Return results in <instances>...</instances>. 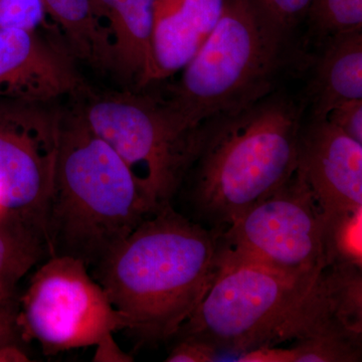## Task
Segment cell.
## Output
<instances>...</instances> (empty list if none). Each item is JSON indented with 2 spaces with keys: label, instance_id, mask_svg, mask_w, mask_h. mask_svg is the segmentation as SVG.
Listing matches in <instances>:
<instances>
[{
  "label": "cell",
  "instance_id": "1",
  "mask_svg": "<svg viewBox=\"0 0 362 362\" xmlns=\"http://www.w3.org/2000/svg\"><path fill=\"white\" fill-rule=\"evenodd\" d=\"M221 230L190 221L169 204L95 266L125 329L145 342L175 337L213 283Z\"/></svg>",
  "mask_w": 362,
  "mask_h": 362
},
{
  "label": "cell",
  "instance_id": "2",
  "mask_svg": "<svg viewBox=\"0 0 362 362\" xmlns=\"http://www.w3.org/2000/svg\"><path fill=\"white\" fill-rule=\"evenodd\" d=\"M302 110L291 97L275 90L204 124L188 171L190 199L202 220L223 230L295 175Z\"/></svg>",
  "mask_w": 362,
  "mask_h": 362
},
{
  "label": "cell",
  "instance_id": "3",
  "mask_svg": "<svg viewBox=\"0 0 362 362\" xmlns=\"http://www.w3.org/2000/svg\"><path fill=\"white\" fill-rule=\"evenodd\" d=\"M154 213L125 162L90 129L78 107L63 111L45 216L49 256L95 267Z\"/></svg>",
  "mask_w": 362,
  "mask_h": 362
},
{
  "label": "cell",
  "instance_id": "4",
  "mask_svg": "<svg viewBox=\"0 0 362 362\" xmlns=\"http://www.w3.org/2000/svg\"><path fill=\"white\" fill-rule=\"evenodd\" d=\"M288 33L255 0H226L209 37L183 69L171 99L195 126L230 115L275 92Z\"/></svg>",
  "mask_w": 362,
  "mask_h": 362
},
{
  "label": "cell",
  "instance_id": "5",
  "mask_svg": "<svg viewBox=\"0 0 362 362\" xmlns=\"http://www.w3.org/2000/svg\"><path fill=\"white\" fill-rule=\"evenodd\" d=\"M78 109L125 162L153 211L171 204L197 157L204 125L190 122L171 98L138 90L90 94Z\"/></svg>",
  "mask_w": 362,
  "mask_h": 362
},
{
  "label": "cell",
  "instance_id": "6",
  "mask_svg": "<svg viewBox=\"0 0 362 362\" xmlns=\"http://www.w3.org/2000/svg\"><path fill=\"white\" fill-rule=\"evenodd\" d=\"M316 277H298L246 263H218L211 287L175 337L216 350L277 345L279 333Z\"/></svg>",
  "mask_w": 362,
  "mask_h": 362
},
{
  "label": "cell",
  "instance_id": "7",
  "mask_svg": "<svg viewBox=\"0 0 362 362\" xmlns=\"http://www.w3.org/2000/svg\"><path fill=\"white\" fill-rule=\"evenodd\" d=\"M218 263H246L298 277L326 266L323 218L308 185L296 173L218 235Z\"/></svg>",
  "mask_w": 362,
  "mask_h": 362
},
{
  "label": "cell",
  "instance_id": "8",
  "mask_svg": "<svg viewBox=\"0 0 362 362\" xmlns=\"http://www.w3.org/2000/svg\"><path fill=\"white\" fill-rule=\"evenodd\" d=\"M16 320L21 339L35 340L49 356L95 346L106 335L126 328L88 267L69 256H49L33 274Z\"/></svg>",
  "mask_w": 362,
  "mask_h": 362
},
{
  "label": "cell",
  "instance_id": "9",
  "mask_svg": "<svg viewBox=\"0 0 362 362\" xmlns=\"http://www.w3.org/2000/svg\"><path fill=\"white\" fill-rule=\"evenodd\" d=\"M62 117L49 103L0 99V206L45 235Z\"/></svg>",
  "mask_w": 362,
  "mask_h": 362
},
{
  "label": "cell",
  "instance_id": "10",
  "mask_svg": "<svg viewBox=\"0 0 362 362\" xmlns=\"http://www.w3.org/2000/svg\"><path fill=\"white\" fill-rule=\"evenodd\" d=\"M296 362H357L362 354V267L326 265L279 333Z\"/></svg>",
  "mask_w": 362,
  "mask_h": 362
},
{
  "label": "cell",
  "instance_id": "11",
  "mask_svg": "<svg viewBox=\"0 0 362 362\" xmlns=\"http://www.w3.org/2000/svg\"><path fill=\"white\" fill-rule=\"evenodd\" d=\"M297 171L323 218L362 209V144L325 118L302 128Z\"/></svg>",
  "mask_w": 362,
  "mask_h": 362
},
{
  "label": "cell",
  "instance_id": "12",
  "mask_svg": "<svg viewBox=\"0 0 362 362\" xmlns=\"http://www.w3.org/2000/svg\"><path fill=\"white\" fill-rule=\"evenodd\" d=\"M84 90L71 59L37 32L0 28V99L51 103Z\"/></svg>",
  "mask_w": 362,
  "mask_h": 362
},
{
  "label": "cell",
  "instance_id": "13",
  "mask_svg": "<svg viewBox=\"0 0 362 362\" xmlns=\"http://www.w3.org/2000/svg\"><path fill=\"white\" fill-rule=\"evenodd\" d=\"M156 0H92L105 70L135 85L152 84V32Z\"/></svg>",
  "mask_w": 362,
  "mask_h": 362
},
{
  "label": "cell",
  "instance_id": "14",
  "mask_svg": "<svg viewBox=\"0 0 362 362\" xmlns=\"http://www.w3.org/2000/svg\"><path fill=\"white\" fill-rule=\"evenodd\" d=\"M226 0H156L152 83L180 73L220 21Z\"/></svg>",
  "mask_w": 362,
  "mask_h": 362
},
{
  "label": "cell",
  "instance_id": "15",
  "mask_svg": "<svg viewBox=\"0 0 362 362\" xmlns=\"http://www.w3.org/2000/svg\"><path fill=\"white\" fill-rule=\"evenodd\" d=\"M362 100V30L326 39L310 86L312 118H325L345 102Z\"/></svg>",
  "mask_w": 362,
  "mask_h": 362
},
{
  "label": "cell",
  "instance_id": "16",
  "mask_svg": "<svg viewBox=\"0 0 362 362\" xmlns=\"http://www.w3.org/2000/svg\"><path fill=\"white\" fill-rule=\"evenodd\" d=\"M47 256L49 245L42 230L18 216L0 220V304H18V283Z\"/></svg>",
  "mask_w": 362,
  "mask_h": 362
},
{
  "label": "cell",
  "instance_id": "17",
  "mask_svg": "<svg viewBox=\"0 0 362 362\" xmlns=\"http://www.w3.org/2000/svg\"><path fill=\"white\" fill-rule=\"evenodd\" d=\"M47 16L59 26L78 58L105 69L103 49L92 0H42Z\"/></svg>",
  "mask_w": 362,
  "mask_h": 362
},
{
  "label": "cell",
  "instance_id": "18",
  "mask_svg": "<svg viewBox=\"0 0 362 362\" xmlns=\"http://www.w3.org/2000/svg\"><path fill=\"white\" fill-rule=\"evenodd\" d=\"M361 225L362 209L323 218L326 265L362 267Z\"/></svg>",
  "mask_w": 362,
  "mask_h": 362
},
{
  "label": "cell",
  "instance_id": "19",
  "mask_svg": "<svg viewBox=\"0 0 362 362\" xmlns=\"http://www.w3.org/2000/svg\"><path fill=\"white\" fill-rule=\"evenodd\" d=\"M306 18L323 39L362 30V0H312Z\"/></svg>",
  "mask_w": 362,
  "mask_h": 362
},
{
  "label": "cell",
  "instance_id": "20",
  "mask_svg": "<svg viewBox=\"0 0 362 362\" xmlns=\"http://www.w3.org/2000/svg\"><path fill=\"white\" fill-rule=\"evenodd\" d=\"M42 0H0V28H21L37 32L47 23Z\"/></svg>",
  "mask_w": 362,
  "mask_h": 362
},
{
  "label": "cell",
  "instance_id": "21",
  "mask_svg": "<svg viewBox=\"0 0 362 362\" xmlns=\"http://www.w3.org/2000/svg\"><path fill=\"white\" fill-rule=\"evenodd\" d=\"M279 28L289 33L308 13L312 0H255Z\"/></svg>",
  "mask_w": 362,
  "mask_h": 362
},
{
  "label": "cell",
  "instance_id": "22",
  "mask_svg": "<svg viewBox=\"0 0 362 362\" xmlns=\"http://www.w3.org/2000/svg\"><path fill=\"white\" fill-rule=\"evenodd\" d=\"M325 119L362 144V100L338 105L328 112Z\"/></svg>",
  "mask_w": 362,
  "mask_h": 362
},
{
  "label": "cell",
  "instance_id": "23",
  "mask_svg": "<svg viewBox=\"0 0 362 362\" xmlns=\"http://www.w3.org/2000/svg\"><path fill=\"white\" fill-rule=\"evenodd\" d=\"M216 350L211 345L190 337L178 341L166 357V362H211L216 361Z\"/></svg>",
  "mask_w": 362,
  "mask_h": 362
},
{
  "label": "cell",
  "instance_id": "24",
  "mask_svg": "<svg viewBox=\"0 0 362 362\" xmlns=\"http://www.w3.org/2000/svg\"><path fill=\"white\" fill-rule=\"evenodd\" d=\"M296 352L291 346L281 349L277 345L264 344L256 349L242 352L239 362H296Z\"/></svg>",
  "mask_w": 362,
  "mask_h": 362
},
{
  "label": "cell",
  "instance_id": "25",
  "mask_svg": "<svg viewBox=\"0 0 362 362\" xmlns=\"http://www.w3.org/2000/svg\"><path fill=\"white\" fill-rule=\"evenodd\" d=\"M18 305L0 304V345L18 343L21 339L18 327Z\"/></svg>",
  "mask_w": 362,
  "mask_h": 362
},
{
  "label": "cell",
  "instance_id": "26",
  "mask_svg": "<svg viewBox=\"0 0 362 362\" xmlns=\"http://www.w3.org/2000/svg\"><path fill=\"white\" fill-rule=\"evenodd\" d=\"M95 346L97 347V350L93 359L94 361L129 362L133 361L132 357L123 352L114 341L113 333L102 338Z\"/></svg>",
  "mask_w": 362,
  "mask_h": 362
},
{
  "label": "cell",
  "instance_id": "27",
  "mask_svg": "<svg viewBox=\"0 0 362 362\" xmlns=\"http://www.w3.org/2000/svg\"><path fill=\"white\" fill-rule=\"evenodd\" d=\"M30 357L18 343L0 345V362H28Z\"/></svg>",
  "mask_w": 362,
  "mask_h": 362
},
{
  "label": "cell",
  "instance_id": "28",
  "mask_svg": "<svg viewBox=\"0 0 362 362\" xmlns=\"http://www.w3.org/2000/svg\"><path fill=\"white\" fill-rule=\"evenodd\" d=\"M7 216H13V214H7L6 211H4L1 206H0V220H1V218H6Z\"/></svg>",
  "mask_w": 362,
  "mask_h": 362
}]
</instances>
